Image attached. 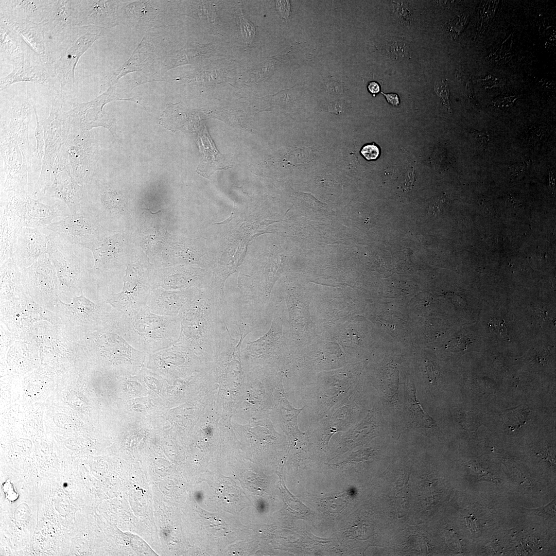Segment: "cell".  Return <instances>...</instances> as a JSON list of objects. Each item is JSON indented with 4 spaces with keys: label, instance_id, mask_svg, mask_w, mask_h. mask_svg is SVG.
Returning a JSON list of instances; mask_svg holds the SVG:
<instances>
[{
    "label": "cell",
    "instance_id": "1",
    "mask_svg": "<svg viewBox=\"0 0 556 556\" xmlns=\"http://www.w3.org/2000/svg\"><path fill=\"white\" fill-rule=\"evenodd\" d=\"M28 106L14 107L10 123L1 126V154L6 179L1 192L27 190L28 170L32 151L28 137Z\"/></svg>",
    "mask_w": 556,
    "mask_h": 556
},
{
    "label": "cell",
    "instance_id": "2",
    "mask_svg": "<svg viewBox=\"0 0 556 556\" xmlns=\"http://www.w3.org/2000/svg\"><path fill=\"white\" fill-rule=\"evenodd\" d=\"M116 323L126 340L146 354L176 344L180 334L178 316L159 315L152 312L146 306L129 316L118 313Z\"/></svg>",
    "mask_w": 556,
    "mask_h": 556
},
{
    "label": "cell",
    "instance_id": "3",
    "mask_svg": "<svg viewBox=\"0 0 556 556\" xmlns=\"http://www.w3.org/2000/svg\"><path fill=\"white\" fill-rule=\"evenodd\" d=\"M67 207L57 202L45 204L32 198L29 191L1 192V214L13 220L21 228H44L57 217L71 213Z\"/></svg>",
    "mask_w": 556,
    "mask_h": 556
},
{
    "label": "cell",
    "instance_id": "4",
    "mask_svg": "<svg viewBox=\"0 0 556 556\" xmlns=\"http://www.w3.org/2000/svg\"><path fill=\"white\" fill-rule=\"evenodd\" d=\"M41 124L44 132V156L40 176L30 194L32 198L38 200L44 199L45 193L50 185L54 164L70 132L68 112L60 109L56 99L53 102L49 116Z\"/></svg>",
    "mask_w": 556,
    "mask_h": 556
},
{
    "label": "cell",
    "instance_id": "5",
    "mask_svg": "<svg viewBox=\"0 0 556 556\" xmlns=\"http://www.w3.org/2000/svg\"><path fill=\"white\" fill-rule=\"evenodd\" d=\"M96 217L84 208L53 222L43 228L60 240L72 246L89 249L105 236Z\"/></svg>",
    "mask_w": 556,
    "mask_h": 556
},
{
    "label": "cell",
    "instance_id": "6",
    "mask_svg": "<svg viewBox=\"0 0 556 556\" xmlns=\"http://www.w3.org/2000/svg\"><path fill=\"white\" fill-rule=\"evenodd\" d=\"M148 274L140 266L127 268L123 288L120 292L111 294L107 300L117 313L123 316L135 314L146 306L151 288Z\"/></svg>",
    "mask_w": 556,
    "mask_h": 556
},
{
    "label": "cell",
    "instance_id": "7",
    "mask_svg": "<svg viewBox=\"0 0 556 556\" xmlns=\"http://www.w3.org/2000/svg\"><path fill=\"white\" fill-rule=\"evenodd\" d=\"M53 180L44 195L63 202L71 214L79 212L84 203V187L80 185L71 174L66 152L61 148L53 165Z\"/></svg>",
    "mask_w": 556,
    "mask_h": 556
},
{
    "label": "cell",
    "instance_id": "8",
    "mask_svg": "<svg viewBox=\"0 0 556 556\" xmlns=\"http://www.w3.org/2000/svg\"><path fill=\"white\" fill-rule=\"evenodd\" d=\"M67 158L71 174L82 186L91 180V140L88 131L70 132L66 142L62 146Z\"/></svg>",
    "mask_w": 556,
    "mask_h": 556
},
{
    "label": "cell",
    "instance_id": "9",
    "mask_svg": "<svg viewBox=\"0 0 556 556\" xmlns=\"http://www.w3.org/2000/svg\"><path fill=\"white\" fill-rule=\"evenodd\" d=\"M53 237L50 233H43L39 228H23L16 239L14 259L18 266L34 264L42 255L48 254Z\"/></svg>",
    "mask_w": 556,
    "mask_h": 556
},
{
    "label": "cell",
    "instance_id": "10",
    "mask_svg": "<svg viewBox=\"0 0 556 556\" xmlns=\"http://www.w3.org/2000/svg\"><path fill=\"white\" fill-rule=\"evenodd\" d=\"M201 160L197 172L204 177L209 178L216 170H227L233 166L232 157L221 153L216 148L210 136L205 124L198 133Z\"/></svg>",
    "mask_w": 556,
    "mask_h": 556
},
{
    "label": "cell",
    "instance_id": "11",
    "mask_svg": "<svg viewBox=\"0 0 556 556\" xmlns=\"http://www.w3.org/2000/svg\"><path fill=\"white\" fill-rule=\"evenodd\" d=\"M120 246L119 236L114 235L102 237L89 248L94 257L95 274L105 276L118 268Z\"/></svg>",
    "mask_w": 556,
    "mask_h": 556
},
{
    "label": "cell",
    "instance_id": "12",
    "mask_svg": "<svg viewBox=\"0 0 556 556\" xmlns=\"http://www.w3.org/2000/svg\"><path fill=\"white\" fill-rule=\"evenodd\" d=\"M193 293L168 291L153 288L147 298L146 307L153 313L165 316H178L184 305L190 300Z\"/></svg>",
    "mask_w": 556,
    "mask_h": 556
},
{
    "label": "cell",
    "instance_id": "13",
    "mask_svg": "<svg viewBox=\"0 0 556 556\" xmlns=\"http://www.w3.org/2000/svg\"><path fill=\"white\" fill-rule=\"evenodd\" d=\"M96 184L97 198L99 210L94 215L101 217V220L113 219L126 206L125 198L122 192L113 183L104 181Z\"/></svg>",
    "mask_w": 556,
    "mask_h": 556
},
{
    "label": "cell",
    "instance_id": "14",
    "mask_svg": "<svg viewBox=\"0 0 556 556\" xmlns=\"http://www.w3.org/2000/svg\"><path fill=\"white\" fill-rule=\"evenodd\" d=\"M1 263L13 257L18 236L21 230L14 221L1 214Z\"/></svg>",
    "mask_w": 556,
    "mask_h": 556
},
{
    "label": "cell",
    "instance_id": "15",
    "mask_svg": "<svg viewBox=\"0 0 556 556\" xmlns=\"http://www.w3.org/2000/svg\"><path fill=\"white\" fill-rule=\"evenodd\" d=\"M33 107L36 117V126L34 132L36 147L34 150L32 151L31 154L28 170V176L30 174L36 175L39 171L40 174L45 152V140L43 127L39 119L36 108L33 105Z\"/></svg>",
    "mask_w": 556,
    "mask_h": 556
},
{
    "label": "cell",
    "instance_id": "16",
    "mask_svg": "<svg viewBox=\"0 0 556 556\" xmlns=\"http://www.w3.org/2000/svg\"><path fill=\"white\" fill-rule=\"evenodd\" d=\"M406 404L411 413L412 421L422 427L430 428L435 425L432 418L423 409L416 397V389L413 386L407 387Z\"/></svg>",
    "mask_w": 556,
    "mask_h": 556
},
{
    "label": "cell",
    "instance_id": "17",
    "mask_svg": "<svg viewBox=\"0 0 556 556\" xmlns=\"http://www.w3.org/2000/svg\"><path fill=\"white\" fill-rule=\"evenodd\" d=\"M468 14H462L453 20L446 22L444 28L447 34L451 39L457 38L464 29L469 20Z\"/></svg>",
    "mask_w": 556,
    "mask_h": 556
},
{
    "label": "cell",
    "instance_id": "18",
    "mask_svg": "<svg viewBox=\"0 0 556 556\" xmlns=\"http://www.w3.org/2000/svg\"><path fill=\"white\" fill-rule=\"evenodd\" d=\"M239 14L240 30L244 41L247 45L254 42L256 30L252 24L244 15L241 11Z\"/></svg>",
    "mask_w": 556,
    "mask_h": 556
},
{
    "label": "cell",
    "instance_id": "19",
    "mask_svg": "<svg viewBox=\"0 0 556 556\" xmlns=\"http://www.w3.org/2000/svg\"><path fill=\"white\" fill-rule=\"evenodd\" d=\"M387 50L396 59L408 57L410 54L409 47L402 41H393L387 44Z\"/></svg>",
    "mask_w": 556,
    "mask_h": 556
},
{
    "label": "cell",
    "instance_id": "20",
    "mask_svg": "<svg viewBox=\"0 0 556 556\" xmlns=\"http://www.w3.org/2000/svg\"><path fill=\"white\" fill-rule=\"evenodd\" d=\"M434 89L437 94L441 98L442 103L448 110H450L449 100V91L447 81L444 79L436 80L434 84Z\"/></svg>",
    "mask_w": 556,
    "mask_h": 556
},
{
    "label": "cell",
    "instance_id": "21",
    "mask_svg": "<svg viewBox=\"0 0 556 556\" xmlns=\"http://www.w3.org/2000/svg\"><path fill=\"white\" fill-rule=\"evenodd\" d=\"M207 519L209 524L210 531L215 536H225L229 532V529L225 523L219 518L215 516H210Z\"/></svg>",
    "mask_w": 556,
    "mask_h": 556
},
{
    "label": "cell",
    "instance_id": "22",
    "mask_svg": "<svg viewBox=\"0 0 556 556\" xmlns=\"http://www.w3.org/2000/svg\"><path fill=\"white\" fill-rule=\"evenodd\" d=\"M488 324L493 332L503 338L509 339L506 322L504 320L492 318Z\"/></svg>",
    "mask_w": 556,
    "mask_h": 556
},
{
    "label": "cell",
    "instance_id": "23",
    "mask_svg": "<svg viewBox=\"0 0 556 556\" xmlns=\"http://www.w3.org/2000/svg\"><path fill=\"white\" fill-rule=\"evenodd\" d=\"M471 342V340L466 337H457L450 341L446 347L451 351L459 352L465 350Z\"/></svg>",
    "mask_w": 556,
    "mask_h": 556
},
{
    "label": "cell",
    "instance_id": "24",
    "mask_svg": "<svg viewBox=\"0 0 556 556\" xmlns=\"http://www.w3.org/2000/svg\"><path fill=\"white\" fill-rule=\"evenodd\" d=\"M360 153L367 160H376L379 155V149L374 144L364 145Z\"/></svg>",
    "mask_w": 556,
    "mask_h": 556
},
{
    "label": "cell",
    "instance_id": "25",
    "mask_svg": "<svg viewBox=\"0 0 556 556\" xmlns=\"http://www.w3.org/2000/svg\"><path fill=\"white\" fill-rule=\"evenodd\" d=\"M273 69L274 64L273 62L271 61H268L256 68L254 71L255 73H253V74L255 76V78L259 79L270 75Z\"/></svg>",
    "mask_w": 556,
    "mask_h": 556
},
{
    "label": "cell",
    "instance_id": "26",
    "mask_svg": "<svg viewBox=\"0 0 556 556\" xmlns=\"http://www.w3.org/2000/svg\"><path fill=\"white\" fill-rule=\"evenodd\" d=\"M426 368L429 381L436 384L439 377V371L437 366L431 360H426Z\"/></svg>",
    "mask_w": 556,
    "mask_h": 556
},
{
    "label": "cell",
    "instance_id": "27",
    "mask_svg": "<svg viewBox=\"0 0 556 556\" xmlns=\"http://www.w3.org/2000/svg\"><path fill=\"white\" fill-rule=\"evenodd\" d=\"M346 102L343 100L331 102L328 106V111L336 115H341L346 112L348 110Z\"/></svg>",
    "mask_w": 556,
    "mask_h": 556
},
{
    "label": "cell",
    "instance_id": "28",
    "mask_svg": "<svg viewBox=\"0 0 556 556\" xmlns=\"http://www.w3.org/2000/svg\"><path fill=\"white\" fill-rule=\"evenodd\" d=\"M472 135L478 144L483 149H485L490 140L488 132L474 130L472 132Z\"/></svg>",
    "mask_w": 556,
    "mask_h": 556
},
{
    "label": "cell",
    "instance_id": "29",
    "mask_svg": "<svg viewBox=\"0 0 556 556\" xmlns=\"http://www.w3.org/2000/svg\"><path fill=\"white\" fill-rule=\"evenodd\" d=\"M277 11L285 20L288 19L290 13V5L288 1H277L275 3Z\"/></svg>",
    "mask_w": 556,
    "mask_h": 556
},
{
    "label": "cell",
    "instance_id": "30",
    "mask_svg": "<svg viewBox=\"0 0 556 556\" xmlns=\"http://www.w3.org/2000/svg\"><path fill=\"white\" fill-rule=\"evenodd\" d=\"M2 488L7 499L13 501L18 498L19 494L15 491L13 486L9 480L6 481L3 484Z\"/></svg>",
    "mask_w": 556,
    "mask_h": 556
},
{
    "label": "cell",
    "instance_id": "31",
    "mask_svg": "<svg viewBox=\"0 0 556 556\" xmlns=\"http://www.w3.org/2000/svg\"><path fill=\"white\" fill-rule=\"evenodd\" d=\"M326 91L333 95L341 94L343 92L342 85L335 80H329L326 85Z\"/></svg>",
    "mask_w": 556,
    "mask_h": 556
},
{
    "label": "cell",
    "instance_id": "32",
    "mask_svg": "<svg viewBox=\"0 0 556 556\" xmlns=\"http://www.w3.org/2000/svg\"><path fill=\"white\" fill-rule=\"evenodd\" d=\"M516 99L515 96L499 98L496 99L494 103L496 107H508L513 105Z\"/></svg>",
    "mask_w": 556,
    "mask_h": 556
},
{
    "label": "cell",
    "instance_id": "33",
    "mask_svg": "<svg viewBox=\"0 0 556 556\" xmlns=\"http://www.w3.org/2000/svg\"><path fill=\"white\" fill-rule=\"evenodd\" d=\"M527 167V163L525 162L514 164L510 166V169L511 175L516 176L525 171Z\"/></svg>",
    "mask_w": 556,
    "mask_h": 556
},
{
    "label": "cell",
    "instance_id": "34",
    "mask_svg": "<svg viewBox=\"0 0 556 556\" xmlns=\"http://www.w3.org/2000/svg\"><path fill=\"white\" fill-rule=\"evenodd\" d=\"M381 93L385 96L387 101L393 106H397L399 104V97L397 94L390 93L385 94L383 92Z\"/></svg>",
    "mask_w": 556,
    "mask_h": 556
},
{
    "label": "cell",
    "instance_id": "35",
    "mask_svg": "<svg viewBox=\"0 0 556 556\" xmlns=\"http://www.w3.org/2000/svg\"><path fill=\"white\" fill-rule=\"evenodd\" d=\"M369 91L372 94H377L380 91V86L375 81H371L368 85Z\"/></svg>",
    "mask_w": 556,
    "mask_h": 556
},
{
    "label": "cell",
    "instance_id": "36",
    "mask_svg": "<svg viewBox=\"0 0 556 556\" xmlns=\"http://www.w3.org/2000/svg\"><path fill=\"white\" fill-rule=\"evenodd\" d=\"M532 130V131L531 132V136L532 140L538 141L541 139L544 135L542 130L540 131L541 129H540L537 130V129L536 128Z\"/></svg>",
    "mask_w": 556,
    "mask_h": 556
}]
</instances>
